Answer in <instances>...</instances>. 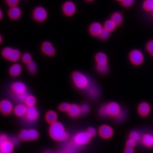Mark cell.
Wrapping results in <instances>:
<instances>
[{
    "label": "cell",
    "instance_id": "b9f144b4",
    "mask_svg": "<svg viewBox=\"0 0 153 153\" xmlns=\"http://www.w3.org/2000/svg\"><path fill=\"white\" fill-rule=\"evenodd\" d=\"M134 1L135 0H123L122 4L124 7H128L132 6Z\"/></svg>",
    "mask_w": 153,
    "mask_h": 153
},
{
    "label": "cell",
    "instance_id": "f35d334b",
    "mask_svg": "<svg viewBox=\"0 0 153 153\" xmlns=\"http://www.w3.org/2000/svg\"><path fill=\"white\" fill-rule=\"evenodd\" d=\"M19 138L20 139L25 141L28 140V130H22L19 135Z\"/></svg>",
    "mask_w": 153,
    "mask_h": 153
},
{
    "label": "cell",
    "instance_id": "ab89813d",
    "mask_svg": "<svg viewBox=\"0 0 153 153\" xmlns=\"http://www.w3.org/2000/svg\"><path fill=\"white\" fill-rule=\"evenodd\" d=\"M146 50L151 55L153 56V40L150 41L148 43L146 46Z\"/></svg>",
    "mask_w": 153,
    "mask_h": 153
},
{
    "label": "cell",
    "instance_id": "9a60e30c",
    "mask_svg": "<svg viewBox=\"0 0 153 153\" xmlns=\"http://www.w3.org/2000/svg\"><path fill=\"white\" fill-rule=\"evenodd\" d=\"M103 29L104 27L101 23L98 22H94L91 23L89 27V32L92 36L97 37L99 36Z\"/></svg>",
    "mask_w": 153,
    "mask_h": 153
},
{
    "label": "cell",
    "instance_id": "816d5d0a",
    "mask_svg": "<svg viewBox=\"0 0 153 153\" xmlns=\"http://www.w3.org/2000/svg\"><path fill=\"white\" fill-rule=\"evenodd\" d=\"M45 153H52L51 151H46V152H45Z\"/></svg>",
    "mask_w": 153,
    "mask_h": 153
},
{
    "label": "cell",
    "instance_id": "d6a6232c",
    "mask_svg": "<svg viewBox=\"0 0 153 153\" xmlns=\"http://www.w3.org/2000/svg\"><path fill=\"white\" fill-rule=\"evenodd\" d=\"M77 146L74 143H70L65 146V153H75Z\"/></svg>",
    "mask_w": 153,
    "mask_h": 153
},
{
    "label": "cell",
    "instance_id": "f1b7e54d",
    "mask_svg": "<svg viewBox=\"0 0 153 153\" xmlns=\"http://www.w3.org/2000/svg\"><path fill=\"white\" fill-rule=\"evenodd\" d=\"M26 68L27 69L28 71L31 74H36L37 71V66L34 61H32L29 64L27 65Z\"/></svg>",
    "mask_w": 153,
    "mask_h": 153
},
{
    "label": "cell",
    "instance_id": "7a4b0ae2",
    "mask_svg": "<svg viewBox=\"0 0 153 153\" xmlns=\"http://www.w3.org/2000/svg\"><path fill=\"white\" fill-rule=\"evenodd\" d=\"M72 80L77 88L81 90H86L91 83L89 78L82 72L75 71L72 74Z\"/></svg>",
    "mask_w": 153,
    "mask_h": 153
},
{
    "label": "cell",
    "instance_id": "f546056e",
    "mask_svg": "<svg viewBox=\"0 0 153 153\" xmlns=\"http://www.w3.org/2000/svg\"><path fill=\"white\" fill-rule=\"evenodd\" d=\"M28 140H35L39 137V134L38 132L34 129H31L28 130Z\"/></svg>",
    "mask_w": 153,
    "mask_h": 153
},
{
    "label": "cell",
    "instance_id": "c3c4849f",
    "mask_svg": "<svg viewBox=\"0 0 153 153\" xmlns=\"http://www.w3.org/2000/svg\"><path fill=\"white\" fill-rule=\"evenodd\" d=\"M0 17H1V19H2V17H3V12H2V10H1L0 11Z\"/></svg>",
    "mask_w": 153,
    "mask_h": 153
},
{
    "label": "cell",
    "instance_id": "7bdbcfd3",
    "mask_svg": "<svg viewBox=\"0 0 153 153\" xmlns=\"http://www.w3.org/2000/svg\"><path fill=\"white\" fill-rule=\"evenodd\" d=\"M81 113L83 114H87L90 111V107L87 104H84L80 107Z\"/></svg>",
    "mask_w": 153,
    "mask_h": 153
},
{
    "label": "cell",
    "instance_id": "74e56055",
    "mask_svg": "<svg viewBox=\"0 0 153 153\" xmlns=\"http://www.w3.org/2000/svg\"><path fill=\"white\" fill-rule=\"evenodd\" d=\"M6 3L10 7H17L19 0H6Z\"/></svg>",
    "mask_w": 153,
    "mask_h": 153
},
{
    "label": "cell",
    "instance_id": "277c9868",
    "mask_svg": "<svg viewBox=\"0 0 153 153\" xmlns=\"http://www.w3.org/2000/svg\"><path fill=\"white\" fill-rule=\"evenodd\" d=\"M3 58L10 62H17L22 58V53L19 50L10 47L4 48L1 51Z\"/></svg>",
    "mask_w": 153,
    "mask_h": 153
},
{
    "label": "cell",
    "instance_id": "ee69618b",
    "mask_svg": "<svg viewBox=\"0 0 153 153\" xmlns=\"http://www.w3.org/2000/svg\"><path fill=\"white\" fill-rule=\"evenodd\" d=\"M99 114H100V116H101L102 117H108L105 105H103L100 108Z\"/></svg>",
    "mask_w": 153,
    "mask_h": 153
},
{
    "label": "cell",
    "instance_id": "f907efd6",
    "mask_svg": "<svg viewBox=\"0 0 153 153\" xmlns=\"http://www.w3.org/2000/svg\"><path fill=\"white\" fill-rule=\"evenodd\" d=\"M2 41H3V38H2V36H1V43H2Z\"/></svg>",
    "mask_w": 153,
    "mask_h": 153
},
{
    "label": "cell",
    "instance_id": "4dcf8cb0",
    "mask_svg": "<svg viewBox=\"0 0 153 153\" xmlns=\"http://www.w3.org/2000/svg\"><path fill=\"white\" fill-rule=\"evenodd\" d=\"M21 59L22 62L26 65L33 61L32 55L29 53H25L22 55Z\"/></svg>",
    "mask_w": 153,
    "mask_h": 153
},
{
    "label": "cell",
    "instance_id": "5bb4252c",
    "mask_svg": "<svg viewBox=\"0 0 153 153\" xmlns=\"http://www.w3.org/2000/svg\"><path fill=\"white\" fill-rule=\"evenodd\" d=\"M99 132L100 136L104 139L111 138L114 133L112 127L108 125L102 126L99 128Z\"/></svg>",
    "mask_w": 153,
    "mask_h": 153
},
{
    "label": "cell",
    "instance_id": "7402d4cb",
    "mask_svg": "<svg viewBox=\"0 0 153 153\" xmlns=\"http://www.w3.org/2000/svg\"><path fill=\"white\" fill-rule=\"evenodd\" d=\"M27 108V107H26L23 104H19L15 107L13 111L16 116L21 117L25 116L26 114Z\"/></svg>",
    "mask_w": 153,
    "mask_h": 153
},
{
    "label": "cell",
    "instance_id": "8fae6325",
    "mask_svg": "<svg viewBox=\"0 0 153 153\" xmlns=\"http://www.w3.org/2000/svg\"><path fill=\"white\" fill-rule=\"evenodd\" d=\"M11 90L15 95L27 92L26 85L22 81H16L13 82L11 85Z\"/></svg>",
    "mask_w": 153,
    "mask_h": 153
},
{
    "label": "cell",
    "instance_id": "f5cc1de1",
    "mask_svg": "<svg viewBox=\"0 0 153 153\" xmlns=\"http://www.w3.org/2000/svg\"><path fill=\"white\" fill-rule=\"evenodd\" d=\"M117 1H121V2L123 1V0H117Z\"/></svg>",
    "mask_w": 153,
    "mask_h": 153
},
{
    "label": "cell",
    "instance_id": "7c38bea8",
    "mask_svg": "<svg viewBox=\"0 0 153 153\" xmlns=\"http://www.w3.org/2000/svg\"><path fill=\"white\" fill-rule=\"evenodd\" d=\"M41 51L47 56H53L56 53V49L51 42L46 41L41 45Z\"/></svg>",
    "mask_w": 153,
    "mask_h": 153
},
{
    "label": "cell",
    "instance_id": "60d3db41",
    "mask_svg": "<svg viewBox=\"0 0 153 153\" xmlns=\"http://www.w3.org/2000/svg\"><path fill=\"white\" fill-rule=\"evenodd\" d=\"M126 111L122 110L121 112L115 117L116 120L117 121H121L126 118Z\"/></svg>",
    "mask_w": 153,
    "mask_h": 153
},
{
    "label": "cell",
    "instance_id": "8d00e7d4",
    "mask_svg": "<svg viewBox=\"0 0 153 153\" xmlns=\"http://www.w3.org/2000/svg\"><path fill=\"white\" fill-rule=\"evenodd\" d=\"M136 143H137L136 142L134 141V140L129 138L126 142V147L130 148H133L134 149L136 147Z\"/></svg>",
    "mask_w": 153,
    "mask_h": 153
},
{
    "label": "cell",
    "instance_id": "ac0fdd59",
    "mask_svg": "<svg viewBox=\"0 0 153 153\" xmlns=\"http://www.w3.org/2000/svg\"><path fill=\"white\" fill-rule=\"evenodd\" d=\"M0 108L1 113L5 115H7L11 113L13 110V105L12 102L9 100H4L1 102Z\"/></svg>",
    "mask_w": 153,
    "mask_h": 153
},
{
    "label": "cell",
    "instance_id": "d6986e66",
    "mask_svg": "<svg viewBox=\"0 0 153 153\" xmlns=\"http://www.w3.org/2000/svg\"><path fill=\"white\" fill-rule=\"evenodd\" d=\"M22 13L21 9L18 7H15L10 8L7 15L10 19L12 20H16L21 17Z\"/></svg>",
    "mask_w": 153,
    "mask_h": 153
},
{
    "label": "cell",
    "instance_id": "5b68a950",
    "mask_svg": "<svg viewBox=\"0 0 153 153\" xmlns=\"http://www.w3.org/2000/svg\"><path fill=\"white\" fill-rule=\"evenodd\" d=\"M14 145L7 135L2 134L0 136L1 153H12Z\"/></svg>",
    "mask_w": 153,
    "mask_h": 153
},
{
    "label": "cell",
    "instance_id": "9c48e42d",
    "mask_svg": "<svg viewBox=\"0 0 153 153\" xmlns=\"http://www.w3.org/2000/svg\"><path fill=\"white\" fill-rule=\"evenodd\" d=\"M62 11L65 16H72L76 13V7L73 1H66L62 4Z\"/></svg>",
    "mask_w": 153,
    "mask_h": 153
},
{
    "label": "cell",
    "instance_id": "484cf974",
    "mask_svg": "<svg viewBox=\"0 0 153 153\" xmlns=\"http://www.w3.org/2000/svg\"><path fill=\"white\" fill-rule=\"evenodd\" d=\"M117 25L114 22H113L111 19H109V20L105 21V22L104 23V29H106L107 30L110 31V32H112L116 29L117 27Z\"/></svg>",
    "mask_w": 153,
    "mask_h": 153
},
{
    "label": "cell",
    "instance_id": "3957f363",
    "mask_svg": "<svg viewBox=\"0 0 153 153\" xmlns=\"http://www.w3.org/2000/svg\"><path fill=\"white\" fill-rule=\"evenodd\" d=\"M96 62V70L100 74H104L109 71L108 59L105 53L103 52H99L95 57Z\"/></svg>",
    "mask_w": 153,
    "mask_h": 153
},
{
    "label": "cell",
    "instance_id": "52a82bcc",
    "mask_svg": "<svg viewBox=\"0 0 153 153\" xmlns=\"http://www.w3.org/2000/svg\"><path fill=\"white\" fill-rule=\"evenodd\" d=\"M91 137L87 132H79L75 135L73 139V143L76 146H83L89 142Z\"/></svg>",
    "mask_w": 153,
    "mask_h": 153
},
{
    "label": "cell",
    "instance_id": "8992f818",
    "mask_svg": "<svg viewBox=\"0 0 153 153\" xmlns=\"http://www.w3.org/2000/svg\"><path fill=\"white\" fill-rule=\"evenodd\" d=\"M48 16V12L46 9L41 6L35 7L32 12V17L34 20L38 22H45Z\"/></svg>",
    "mask_w": 153,
    "mask_h": 153
},
{
    "label": "cell",
    "instance_id": "1f68e13d",
    "mask_svg": "<svg viewBox=\"0 0 153 153\" xmlns=\"http://www.w3.org/2000/svg\"><path fill=\"white\" fill-rule=\"evenodd\" d=\"M36 99L34 96L31 95H28L25 102L27 107H33L36 104Z\"/></svg>",
    "mask_w": 153,
    "mask_h": 153
},
{
    "label": "cell",
    "instance_id": "d4e9b609",
    "mask_svg": "<svg viewBox=\"0 0 153 153\" xmlns=\"http://www.w3.org/2000/svg\"><path fill=\"white\" fill-rule=\"evenodd\" d=\"M117 25H121L123 22V16L119 12H115L111 15V19Z\"/></svg>",
    "mask_w": 153,
    "mask_h": 153
},
{
    "label": "cell",
    "instance_id": "ffe728a7",
    "mask_svg": "<svg viewBox=\"0 0 153 153\" xmlns=\"http://www.w3.org/2000/svg\"><path fill=\"white\" fill-rule=\"evenodd\" d=\"M22 67L20 64L19 63H14L13 64L10 68H9V74L10 76H12L16 77L19 76L22 74Z\"/></svg>",
    "mask_w": 153,
    "mask_h": 153
},
{
    "label": "cell",
    "instance_id": "4fadbf2b",
    "mask_svg": "<svg viewBox=\"0 0 153 153\" xmlns=\"http://www.w3.org/2000/svg\"><path fill=\"white\" fill-rule=\"evenodd\" d=\"M39 111L36 107H27L26 110V114L25 115V118L29 122L36 121L39 117Z\"/></svg>",
    "mask_w": 153,
    "mask_h": 153
},
{
    "label": "cell",
    "instance_id": "bcb514c9",
    "mask_svg": "<svg viewBox=\"0 0 153 153\" xmlns=\"http://www.w3.org/2000/svg\"><path fill=\"white\" fill-rule=\"evenodd\" d=\"M10 140L12 141L14 145H17L19 143V139L17 137H12V138L10 139Z\"/></svg>",
    "mask_w": 153,
    "mask_h": 153
},
{
    "label": "cell",
    "instance_id": "83f0119b",
    "mask_svg": "<svg viewBox=\"0 0 153 153\" xmlns=\"http://www.w3.org/2000/svg\"><path fill=\"white\" fill-rule=\"evenodd\" d=\"M143 8L147 12H153V0H145L143 4Z\"/></svg>",
    "mask_w": 153,
    "mask_h": 153
},
{
    "label": "cell",
    "instance_id": "681fc988",
    "mask_svg": "<svg viewBox=\"0 0 153 153\" xmlns=\"http://www.w3.org/2000/svg\"><path fill=\"white\" fill-rule=\"evenodd\" d=\"M86 1L88 2H92V1H94V0H85Z\"/></svg>",
    "mask_w": 153,
    "mask_h": 153
},
{
    "label": "cell",
    "instance_id": "e575fe53",
    "mask_svg": "<svg viewBox=\"0 0 153 153\" xmlns=\"http://www.w3.org/2000/svg\"><path fill=\"white\" fill-rule=\"evenodd\" d=\"M71 105L70 104L67 103V102L62 103L59 106V110L61 111H64V112H66V111L68 112Z\"/></svg>",
    "mask_w": 153,
    "mask_h": 153
},
{
    "label": "cell",
    "instance_id": "2e32d148",
    "mask_svg": "<svg viewBox=\"0 0 153 153\" xmlns=\"http://www.w3.org/2000/svg\"><path fill=\"white\" fill-rule=\"evenodd\" d=\"M138 113L142 117H146L151 112V106L147 102H143L140 103L138 107Z\"/></svg>",
    "mask_w": 153,
    "mask_h": 153
},
{
    "label": "cell",
    "instance_id": "30bf717a",
    "mask_svg": "<svg viewBox=\"0 0 153 153\" xmlns=\"http://www.w3.org/2000/svg\"><path fill=\"white\" fill-rule=\"evenodd\" d=\"M129 59L134 65H139L143 63L144 56L141 51L138 50H134L130 52Z\"/></svg>",
    "mask_w": 153,
    "mask_h": 153
},
{
    "label": "cell",
    "instance_id": "d590c367",
    "mask_svg": "<svg viewBox=\"0 0 153 153\" xmlns=\"http://www.w3.org/2000/svg\"><path fill=\"white\" fill-rule=\"evenodd\" d=\"M29 94H28L27 92L23 94H19V95H15L16 96L17 100L21 102H25L26 99L27 97Z\"/></svg>",
    "mask_w": 153,
    "mask_h": 153
},
{
    "label": "cell",
    "instance_id": "603a6c76",
    "mask_svg": "<svg viewBox=\"0 0 153 153\" xmlns=\"http://www.w3.org/2000/svg\"><path fill=\"white\" fill-rule=\"evenodd\" d=\"M69 116L73 117H77L81 114L80 107L75 104H73L71 105L70 108L68 111Z\"/></svg>",
    "mask_w": 153,
    "mask_h": 153
},
{
    "label": "cell",
    "instance_id": "7dc6e473",
    "mask_svg": "<svg viewBox=\"0 0 153 153\" xmlns=\"http://www.w3.org/2000/svg\"><path fill=\"white\" fill-rule=\"evenodd\" d=\"M134 150L133 148H130L126 147L124 149V153H134Z\"/></svg>",
    "mask_w": 153,
    "mask_h": 153
},
{
    "label": "cell",
    "instance_id": "4316f807",
    "mask_svg": "<svg viewBox=\"0 0 153 153\" xmlns=\"http://www.w3.org/2000/svg\"><path fill=\"white\" fill-rule=\"evenodd\" d=\"M142 136L139 132L137 131H132L129 135V138L134 140L136 143L141 141Z\"/></svg>",
    "mask_w": 153,
    "mask_h": 153
},
{
    "label": "cell",
    "instance_id": "ba28073f",
    "mask_svg": "<svg viewBox=\"0 0 153 153\" xmlns=\"http://www.w3.org/2000/svg\"><path fill=\"white\" fill-rule=\"evenodd\" d=\"M108 117H115L121 112V107L117 102H111L105 105Z\"/></svg>",
    "mask_w": 153,
    "mask_h": 153
},
{
    "label": "cell",
    "instance_id": "836d02e7",
    "mask_svg": "<svg viewBox=\"0 0 153 153\" xmlns=\"http://www.w3.org/2000/svg\"><path fill=\"white\" fill-rule=\"evenodd\" d=\"M110 35H111V32L104 28L98 37L100 39H101L102 40H105L110 37Z\"/></svg>",
    "mask_w": 153,
    "mask_h": 153
},
{
    "label": "cell",
    "instance_id": "cb8c5ba5",
    "mask_svg": "<svg viewBox=\"0 0 153 153\" xmlns=\"http://www.w3.org/2000/svg\"><path fill=\"white\" fill-rule=\"evenodd\" d=\"M58 119V116L56 113L55 111H48L47 113L46 116V119L48 123H51V124L56 122V120Z\"/></svg>",
    "mask_w": 153,
    "mask_h": 153
},
{
    "label": "cell",
    "instance_id": "44dd1931",
    "mask_svg": "<svg viewBox=\"0 0 153 153\" xmlns=\"http://www.w3.org/2000/svg\"><path fill=\"white\" fill-rule=\"evenodd\" d=\"M141 142L146 147H153V135L148 133L145 134L142 136Z\"/></svg>",
    "mask_w": 153,
    "mask_h": 153
},
{
    "label": "cell",
    "instance_id": "e0dca14e",
    "mask_svg": "<svg viewBox=\"0 0 153 153\" xmlns=\"http://www.w3.org/2000/svg\"><path fill=\"white\" fill-rule=\"evenodd\" d=\"M86 90L88 96L93 99L97 98L100 95L99 88L94 83L91 82Z\"/></svg>",
    "mask_w": 153,
    "mask_h": 153
},
{
    "label": "cell",
    "instance_id": "6da1fadb",
    "mask_svg": "<svg viewBox=\"0 0 153 153\" xmlns=\"http://www.w3.org/2000/svg\"><path fill=\"white\" fill-rule=\"evenodd\" d=\"M49 133L52 138L58 141H64L69 137V135L65 131L64 126L59 122H56L51 124Z\"/></svg>",
    "mask_w": 153,
    "mask_h": 153
},
{
    "label": "cell",
    "instance_id": "db71d44e",
    "mask_svg": "<svg viewBox=\"0 0 153 153\" xmlns=\"http://www.w3.org/2000/svg\"><path fill=\"white\" fill-rule=\"evenodd\" d=\"M152 13H153V12H152Z\"/></svg>",
    "mask_w": 153,
    "mask_h": 153
},
{
    "label": "cell",
    "instance_id": "f6af8a7d",
    "mask_svg": "<svg viewBox=\"0 0 153 153\" xmlns=\"http://www.w3.org/2000/svg\"><path fill=\"white\" fill-rule=\"evenodd\" d=\"M88 134L91 137H94L96 134V130L93 127H90L87 131Z\"/></svg>",
    "mask_w": 153,
    "mask_h": 153
}]
</instances>
